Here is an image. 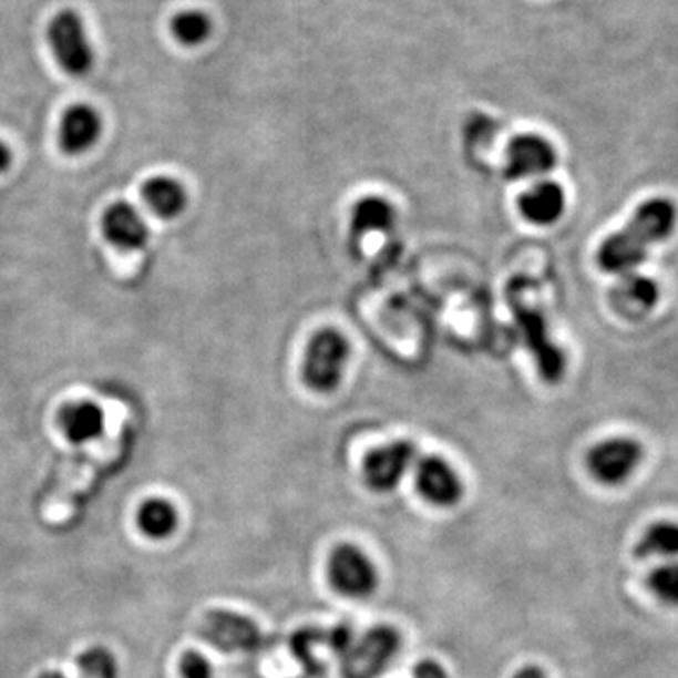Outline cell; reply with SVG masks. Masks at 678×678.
<instances>
[{
	"label": "cell",
	"instance_id": "obj_13",
	"mask_svg": "<svg viewBox=\"0 0 678 678\" xmlns=\"http://www.w3.org/2000/svg\"><path fill=\"white\" fill-rule=\"evenodd\" d=\"M102 134L101 113L89 104H74L64 112L61 129H59V144L66 155H83L93 150Z\"/></svg>",
	"mask_w": 678,
	"mask_h": 678
},
{
	"label": "cell",
	"instance_id": "obj_20",
	"mask_svg": "<svg viewBox=\"0 0 678 678\" xmlns=\"http://www.w3.org/2000/svg\"><path fill=\"white\" fill-rule=\"evenodd\" d=\"M138 526L151 540H164L176 530V507L161 497L147 500L140 507Z\"/></svg>",
	"mask_w": 678,
	"mask_h": 678
},
{
	"label": "cell",
	"instance_id": "obj_17",
	"mask_svg": "<svg viewBox=\"0 0 678 678\" xmlns=\"http://www.w3.org/2000/svg\"><path fill=\"white\" fill-rule=\"evenodd\" d=\"M144 202L161 219H176L187 206V191L174 177H151L142 188Z\"/></svg>",
	"mask_w": 678,
	"mask_h": 678
},
{
	"label": "cell",
	"instance_id": "obj_18",
	"mask_svg": "<svg viewBox=\"0 0 678 678\" xmlns=\"http://www.w3.org/2000/svg\"><path fill=\"white\" fill-rule=\"evenodd\" d=\"M396 212L390 202L379 196H368L357 202L352 209V233L366 236L370 233H389L394 226Z\"/></svg>",
	"mask_w": 678,
	"mask_h": 678
},
{
	"label": "cell",
	"instance_id": "obj_12",
	"mask_svg": "<svg viewBox=\"0 0 678 678\" xmlns=\"http://www.w3.org/2000/svg\"><path fill=\"white\" fill-rule=\"evenodd\" d=\"M104 238L121 251H140L150 242V228L136 207L117 202L102 215Z\"/></svg>",
	"mask_w": 678,
	"mask_h": 678
},
{
	"label": "cell",
	"instance_id": "obj_27",
	"mask_svg": "<svg viewBox=\"0 0 678 678\" xmlns=\"http://www.w3.org/2000/svg\"><path fill=\"white\" fill-rule=\"evenodd\" d=\"M10 164H12V151H10L7 144L0 142V174L7 172L10 168Z\"/></svg>",
	"mask_w": 678,
	"mask_h": 678
},
{
	"label": "cell",
	"instance_id": "obj_25",
	"mask_svg": "<svg viewBox=\"0 0 678 678\" xmlns=\"http://www.w3.org/2000/svg\"><path fill=\"white\" fill-rule=\"evenodd\" d=\"M414 678H449L446 671L441 667L440 661L433 659H422L413 669Z\"/></svg>",
	"mask_w": 678,
	"mask_h": 678
},
{
	"label": "cell",
	"instance_id": "obj_8",
	"mask_svg": "<svg viewBox=\"0 0 678 678\" xmlns=\"http://www.w3.org/2000/svg\"><path fill=\"white\" fill-rule=\"evenodd\" d=\"M417 449L411 441H394L377 446L364 459V483L376 492H390L402 483L414 464Z\"/></svg>",
	"mask_w": 678,
	"mask_h": 678
},
{
	"label": "cell",
	"instance_id": "obj_3",
	"mask_svg": "<svg viewBox=\"0 0 678 678\" xmlns=\"http://www.w3.org/2000/svg\"><path fill=\"white\" fill-rule=\"evenodd\" d=\"M402 648V637L390 626H376L360 637L341 654V677L377 678L389 669Z\"/></svg>",
	"mask_w": 678,
	"mask_h": 678
},
{
	"label": "cell",
	"instance_id": "obj_28",
	"mask_svg": "<svg viewBox=\"0 0 678 678\" xmlns=\"http://www.w3.org/2000/svg\"><path fill=\"white\" fill-rule=\"evenodd\" d=\"M38 678H66V677H64L63 672L44 671V672H40V675H38Z\"/></svg>",
	"mask_w": 678,
	"mask_h": 678
},
{
	"label": "cell",
	"instance_id": "obj_14",
	"mask_svg": "<svg viewBox=\"0 0 678 678\" xmlns=\"http://www.w3.org/2000/svg\"><path fill=\"white\" fill-rule=\"evenodd\" d=\"M659 289L654 279L637 271L622 276L610 292V304L626 319H643L658 304Z\"/></svg>",
	"mask_w": 678,
	"mask_h": 678
},
{
	"label": "cell",
	"instance_id": "obj_5",
	"mask_svg": "<svg viewBox=\"0 0 678 678\" xmlns=\"http://www.w3.org/2000/svg\"><path fill=\"white\" fill-rule=\"evenodd\" d=\"M328 581L333 590L349 599H366L379 586V573L370 556L357 545H339L328 558Z\"/></svg>",
	"mask_w": 678,
	"mask_h": 678
},
{
	"label": "cell",
	"instance_id": "obj_15",
	"mask_svg": "<svg viewBox=\"0 0 678 678\" xmlns=\"http://www.w3.org/2000/svg\"><path fill=\"white\" fill-rule=\"evenodd\" d=\"M59 428L70 443L83 445L101 438L106 428V417L99 403L88 400L66 403L59 413Z\"/></svg>",
	"mask_w": 678,
	"mask_h": 678
},
{
	"label": "cell",
	"instance_id": "obj_19",
	"mask_svg": "<svg viewBox=\"0 0 678 678\" xmlns=\"http://www.w3.org/2000/svg\"><path fill=\"white\" fill-rule=\"evenodd\" d=\"M635 556L647 558H678V524L658 522L648 527L635 546Z\"/></svg>",
	"mask_w": 678,
	"mask_h": 678
},
{
	"label": "cell",
	"instance_id": "obj_16",
	"mask_svg": "<svg viewBox=\"0 0 678 678\" xmlns=\"http://www.w3.org/2000/svg\"><path fill=\"white\" fill-rule=\"evenodd\" d=\"M521 214L534 225H553L564 214V188L558 183L541 182L526 191L518 201Z\"/></svg>",
	"mask_w": 678,
	"mask_h": 678
},
{
	"label": "cell",
	"instance_id": "obj_7",
	"mask_svg": "<svg viewBox=\"0 0 678 678\" xmlns=\"http://www.w3.org/2000/svg\"><path fill=\"white\" fill-rule=\"evenodd\" d=\"M640 460H643V449L637 441L615 438L597 443L588 452L586 465L596 481L607 486H616L634 475Z\"/></svg>",
	"mask_w": 678,
	"mask_h": 678
},
{
	"label": "cell",
	"instance_id": "obj_26",
	"mask_svg": "<svg viewBox=\"0 0 678 678\" xmlns=\"http://www.w3.org/2000/svg\"><path fill=\"white\" fill-rule=\"evenodd\" d=\"M513 678H548L546 672L537 666L522 667L521 671L516 672Z\"/></svg>",
	"mask_w": 678,
	"mask_h": 678
},
{
	"label": "cell",
	"instance_id": "obj_22",
	"mask_svg": "<svg viewBox=\"0 0 678 678\" xmlns=\"http://www.w3.org/2000/svg\"><path fill=\"white\" fill-rule=\"evenodd\" d=\"M82 678H117V664L113 654L104 647H91L75 659Z\"/></svg>",
	"mask_w": 678,
	"mask_h": 678
},
{
	"label": "cell",
	"instance_id": "obj_11",
	"mask_svg": "<svg viewBox=\"0 0 678 678\" xmlns=\"http://www.w3.org/2000/svg\"><path fill=\"white\" fill-rule=\"evenodd\" d=\"M554 166L556 151L543 136L521 134L508 144L505 172L511 179L545 176Z\"/></svg>",
	"mask_w": 678,
	"mask_h": 678
},
{
	"label": "cell",
	"instance_id": "obj_21",
	"mask_svg": "<svg viewBox=\"0 0 678 678\" xmlns=\"http://www.w3.org/2000/svg\"><path fill=\"white\" fill-rule=\"evenodd\" d=\"M212 29H214L212 19L201 10H183L170 21V31L174 38L187 48L204 44L207 38L212 37Z\"/></svg>",
	"mask_w": 678,
	"mask_h": 678
},
{
	"label": "cell",
	"instance_id": "obj_10",
	"mask_svg": "<svg viewBox=\"0 0 678 678\" xmlns=\"http://www.w3.org/2000/svg\"><path fill=\"white\" fill-rule=\"evenodd\" d=\"M414 486L435 507H454L464 494V484L459 473L441 456H424L417 462Z\"/></svg>",
	"mask_w": 678,
	"mask_h": 678
},
{
	"label": "cell",
	"instance_id": "obj_23",
	"mask_svg": "<svg viewBox=\"0 0 678 678\" xmlns=\"http://www.w3.org/2000/svg\"><path fill=\"white\" fill-rule=\"evenodd\" d=\"M648 588L659 602L678 605V562H667L656 567L648 577Z\"/></svg>",
	"mask_w": 678,
	"mask_h": 678
},
{
	"label": "cell",
	"instance_id": "obj_1",
	"mask_svg": "<svg viewBox=\"0 0 678 678\" xmlns=\"http://www.w3.org/2000/svg\"><path fill=\"white\" fill-rule=\"evenodd\" d=\"M677 225V207L666 198L645 202L620 233L603 242L597 263L603 270L626 276L645 263L653 245L669 238Z\"/></svg>",
	"mask_w": 678,
	"mask_h": 678
},
{
	"label": "cell",
	"instance_id": "obj_24",
	"mask_svg": "<svg viewBox=\"0 0 678 678\" xmlns=\"http://www.w3.org/2000/svg\"><path fill=\"white\" fill-rule=\"evenodd\" d=\"M179 675L183 678H214V667L204 654L187 650L179 658Z\"/></svg>",
	"mask_w": 678,
	"mask_h": 678
},
{
	"label": "cell",
	"instance_id": "obj_6",
	"mask_svg": "<svg viewBox=\"0 0 678 678\" xmlns=\"http://www.w3.org/2000/svg\"><path fill=\"white\" fill-rule=\"evenodd\" d=\"M198 635L223 653H253L263 643L257 624L233 610L207 613L202 618Z\"/></svg>",
	"mask_w": 678,
	"mask_h": 678
},
{
	"label": "cell",
	"instance_id": "obj_4",
	"mask_svg": "<svg viewBox=\"0 0 678 678\" xmlns=\"http://www.w3.org/2000/svg\"><path fill=\"white\" fill-rule=\"evenodd\" d=\"M48 42L59 66L66 74L82 78L93 70L94 50L83 19L74 10H61L48 25Z\"/></svg>",
	"mask_w": 678,
	"mask_h": 678
},
{
	"label": "cell",
	"instance_id": "obj_2",
	"mask_svg": "<svg viewBox=\"0 0 678 678\" xmlns=\"http://www.w3.org/2000/svg\"><path fill=\"white\" fill-rule=\"evenodd\" d=\"M351 347L343 333L325 328L315 333L306 349L301 379L315 392H332L343 379Z\"/></svg>",
	"mask_w": 678,
	"mask_h": 678
},
{
	"label": "cell",
	"instance_id": "obj_9",
	"mask_svg": "<svg viewBox=\"0 0 678 678\" xmlns=\"http://www.w3.org/2000/svg\"><path fill=\"white\" fill-rule=\"evenodd\" d=\"M513 309H515L518 327H521L524 339H526L527 349L534 352L541 376L548 383H556L564 376L565 357L564 352L559 351V347L554 346L553 339L548 336L545 317L540 311L521 306V304H515Z\"/></svg>",
	"mask_w": 678,
	"mask_h": 678
}]
</instances>
